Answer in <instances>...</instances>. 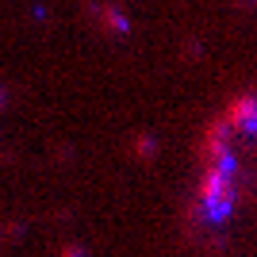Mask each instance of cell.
Returning a JSON list of instances; mask_svg holds the SVG:
<instances>
[{
    "label": "cell",
    "instance_id": "1",
    "mask_svg": "<svg viewBox=\"0 0 257 257\" xmlns=\"http://www.w3.org/2000/svg\"><path fill=\"white\" fill-rule=\"evenodd\" d=\"M226 131H238V135H253L257 131V96H246L238 100L230 111H226Z\"/></svg>",
    "mask_w": 257,
    "mask_h": 257
}]
</instances>
